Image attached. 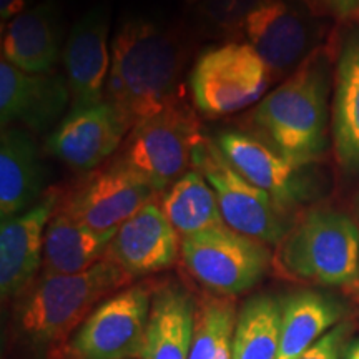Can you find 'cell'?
<instances>
[{"mask_svg":"<svg viewBox=\"0 0 359 359\" xmlns=\"http://www.w3.org/2000/svg\"><path fill=\"white\" fill-rule=\"evenodd\" d=\"M105 98L132 130L180 102L185 47L178 35L145 17H128L110 45Z\"/></svg>","mask_w":359,"mask_h":359,"instance_id":"obj_1","label":"cell"},{"mask_svg":"<svg viewBox=\"0 0 359 359\" xmlns=\"http://www.w3.org/2000/svg\"><path fill=\"white\" fill-rule=\"evenodd\" d=\"M330 60L313 52L281 85L263 97L246 118V132L296 165L318 163L327 142Z\"/></svg>","mask_w":359,"mask_h":359,"instance_id":"obj_2","label":"cell"},{"mask_svg":"<svg viewBox=\"0 0 359 359\" xmlns=\"http://www.w3.org/2000/svg\"><path fill=\"white\" fill-rule=\"evenodd\" d=\"M133 278L105 255L79 275H45L17 298L13 331L27 349L40 356L60 351L72 331L83 325L100 302L127 288Z\"/></svg>","mask_w":359,"mask_h":359,"instance_id":"obj_3","label":"cell"},{"mask_svg":"<svg viewBox=\"0 0 359 359\" xmlns=\"http://www.w3.org/2000/svg\"><path fill=\"white\" fill-rule=\"evenodd\" d=\"M276 262L286 275L321 286L359 285V226L348 215L314 208L278 245Z\"/></svg>","mask_w":359,"mask_h":359,"instance_id":"obj_4","label":"cell"},{"mask_svg":"<svg viewBox=\"0 0 359 359\" xmlns=\"http://www.w3.org/2000/svg\"><path fill=\"white\" fill-rule=\"evenodd\" d=\"M273 79L248 42L230 40L201 52L190 74V88L201 114L222 118L262 102Z\"/></svg>","mask_w":359,"mask_h":359,"instance_id":"obj_5","label":"cell"},{"mask_svg":"<svg viewBox=\"0 0 359 359\" xmlns=\"http://www.w3.org/2000/svg\"><path fill=\"white\" fill-rule=\"evenodd\" d=\"M193 168L203 175L217 195L223 222L231 230L278 246L293 224L288 213L228 163L213 138L203 137L193 151Z\"/></svg>","mask_w":359,"mask_h":359,"instance_id":"obj_6","label":"cell"},{"mask_svg":"<svg viewBox=\"0 0 359 359\" xmlns=\"http://www.w3.org/2000/svg\"><path fill=\"white\" fill-rule=\"evenodd\" d=\"M182 259L188 273L217 296H236L257 286L268 273V245L226 224L182 238Z\"/></svg>","mask_w":359,"mask_h":359,"instance_id":"obj_7","label":"cell"},{"mask_svg":"<svg viewBox=\"0 0 359 359\" xmlns=\"http://www.w3.org/2000/svg\"><path fill=\"white\" fill-rule=\"evenodd\" d=\"M203 137L195 114L180 100L135 125L118 158L163 193L187 173L193 151Z\"/></svg>","mask_w":359,"mask_h":359,"instance_id":"obj_8","label":"cell"},{"mask_svg":"<svg viewBox=\"0 0 359 359\" xmlns=\"http://www.w3.org/2000/svg\"><path fill=\"white\" fill-rule=\"evenodd\" d=\"M156 196L148 180L115 156L62 191L58 210L95 231H114Z\"/></svg>","mask_w":359,"mask_h":359,"instance_id":"obj_9","label":"cell"},{"mask_svg":"<svg viewBox=\"0 0 359 359\" xmlns=\"http://www.w3.org/2000/svg\"><path fill=\"white\" fill-rule=\"evenodd\" d=\"M155 286L143 281L103 299L70 343L75 359L140 358Z\"/></svg>","mask_w":359,"mask_h":359,"instance_id":"obj_10","label":"cell"},{"mask_svg":"<svg viewBox=\"0 0 359 359\" xmlns=\"http://www.w3.org/2000/svg\"><path fill=\"white\" fill-rule=\"evenodd\" d=\"M213 140L228 163L271 196L285 213L314 196L313 178L309 177L313 165L293 163L246 130H223Z\"/></svg>","mask_w":359,"mask_h":359,"instance_id":"obj_11","label":"cell"},{"mask_svg":"<svg viewBox=\"0 0 359 359\" xmlns=\"http://www.w3.org/2000/svg\"><path fill=\"white\" fill-rule=\"evenodd\" d=\"M243 34L273 75H285L313 53L316 24L298 0H266L250 13Z\"/></svg>","mask_w":359,"mask_h":359,"instance_id":"obj_12","label":"cell"},{"mask_svg":"<svg viewBox=\"0 0 359 359\" xmlns=\"http://www.w3.org/2000/svg\"><path fill=\"white\" fill-rule=\"evenodd\" d=\"M130 127L109 102L69 111L48 133L45 148L52 156L79 173H88L107 163L123 145Z\"/></svg>","mask_w":359,"mask_h":359,"instance_id":"obj_13","label":"cell"},{"mask_svg":"<svg viewBox=\"0 0 359 359\" xmlns=\"http://www.w3.org/2000/svg\"><path fill=\"white\" fill-rule=\"evenodd\" d=\"M62 190L48 188L43 198L27 212L2 219L0 224V296L2 302L20 298L34 281L43 262L45 231Z\"/></svg>","mask_w":359,"mask_h":359,"instance_id":"obj_14","label":"cell"},{"mask_svg":"<svg viewBox=\"0 0 359 359\" xmlns=\"http://www.w3.org/2000/svg\"><path fill=\"white\" fill-rule=\"evenodd\" d=\"M70 109L65 75L29 74L0 60V125L20 123L30 133L53 132Z\"/></svg>","mask_w":359,"mask_h":359,"instance_id":"obj_15","label":"cell"},{"mask_svg":"<svg viewBox=\"0 0 359 359\" xmlns=\"http://www.w3.org/2000/svg\"><path fill=\"white\" fill-rule=\"evenodd\" d=\"M110 11L105 4L85 12L72 27L64 53L65 77L70 88V110L97 105L105 98L110 72Z\"/></svg>","mask_w":359,"mask_h":359,"instance_id":"obj_16","label":"cell"},{"mask_svg":"<svg viewBox=\"0 0 359 359\" xmlns=\"http://www.w3.org/2000/svg\"><path fill=\"white\" fill-rule=\"evenodd\" d=\"M182 253V240L156 200L147 203L120 224L107 257L128 276H148L167 271Z\"/></svg>","mask_w":359,"mask_h":359,"instance_id":"obj_17","label":"cell"},{"mask_svg":"<svg viewBox=\"0 0 359 359\" xmlns=\"http://www.w3.org/2000/svg\"><path fill=\"white\" fill-rule=\"evenodd\" d=\"M62 11L43 0L2 29V58L29 74H50L60 58Z\"/></svg>","mask_w":359,"mask_h":359,"instance_id":"obj_18","label":"cell"},{"mask_svg":"<svg viewBox=\"0 0 359 359\" xmlns=\"http://www.w3.org/2000/svg\"><path fill=\"white\" fill-rule=\"evenodd\" d=\"M331 138L343 172L359 173V25L344 34L334 67Z\"/></svg>","mask_w":359,"mask_h":359,"instance_id":"obj_19","label":"cell"},{"mask_svg":"<svg viewBox=\"0 0 359 359\" xmlns=\"http://www.w3.org/2000/svg\"><path fill=\"white\" fill-rule=\"evenodd\" d=\"M45 167L32 133L8 127L0 137V217L30 210L45 195Z\"/></svg>","mask_w":359,"mask_h":359,"instance_id":"obj_20","label":"cell"},{"mask_svg":"<svg viewBox=\"0 0 359 359\" xmlns=\"http://www.w3.org/2000/svg\"><path fill=\"white\" fill-rule=\"evenodd\" d=\"M196 303L180 283L156 286L151 296L142 359H188Z\"/></svg>","mask_w":359,"mask_h":359,"instance_id":"obj_21","label":"cell"},{"mask_svg":"<svg viewBox=\"0 0 359 359\" xmlns=\"http://www.w3.org/2000/svg\"><path fill=\"white\" fill-rule=\"evenodd\" d=\"M115 233L92 230L57 208L45 231L42 273L79 275L87 271L105 258Z\"/></svg>","mask_w":359,"mask_h":359,"instance_id":"obj_22","label":"cell"},{"mask_svg":"<svg viewBox=\"0 0 359 359\" xmlns=\"http://www.w3.org/2000/svg\"><path fill=\"white\" fill-rule=\"evenodd\" d=\"M343 306L316 291H294L281 299L280 351L276 359H296L339 325Z\"/></svg>","mask_w":359,"mask_h":359,"instance_id":"obj_23","label":"cell"},{"mask_svg":"<svg viewBox=\"0 0 359 359\" xmlns=\"http://www.w3.org/2000/svg\"><path fill=\"white\" fill-rule=\"evenodd\" d=\"M160 206L182 238L224 224L217 195L196 168L182 175L163 191Z\"/></svg>","mask_w":359,"mask_h":359,"instance_id":"obj_24","label":"cell"},{"mask_svg":"<svg viewBox=\"0 0 359 359\" xmlns=\"http://www.w3.org/2000/svg\"><path fill=\"white\" fill-rule=\"evenodd\" d=\"M281 302L257 294L243 304L231 338L233 359H276L280 351Z\"/></svg>","mask_w":359,"mask_h":359,"instance_id":"obj_25","label":"cell"},{"mask_svg":"<svg viewBox=\"0 0 359 359\" xmlns=\"http://www.w3.org/2000/svg\"><path fill=\"white\" fill-rule=\"evenodd\" d=\"M235 306L226 296H203L196 303L195 330L188 359H215L223 339L233 334Z\"/></svg>","mask_w":359,"mask_h":359,"instance_id":"obj_26","label":"cell"},{"mask_svg":"<svg viewBox=\"0 0 359 359\" xmlns=\"http://www.w3.org/2000/svg\"><path fill=\"white\" fill-rule=\"evenodd\" d=\"M266 0H203L196 6V20L206 32L228 37L243 34L245 22Z\"/></svg>","mask_w":359,"mask_h":359,"instance_id":"obj_27","label":"cell"},{"mask_svg":"<svg viewBox=\"0 0 359 359\" xmlns=\"http://www.w3.org/2000/svg\"><path fill=\"white\" fill-rule=\"evenodd\" d=\"M349 331H351L349 323H339L296 359H339L341 351H344Z\"/></svg>","mask_w":359,"mask_h":359,"instance_id":"obj_28","label":"cell"},{"mask_svg":"<svg viewBox=\"0 0 359 359\" xmlns=\"http://www.w3.org/2000/svg\"><path fill=\"white\" fill-rule=\"evenodd\" d=\"M298 2L338 20H351L359 17V0H298Z\"/></svg>","mask_w":359,"mask_h":359,"instance_id":"obj_29","label":"cell"},{"mask_svg":"<svg viewBox=\"0 0 359 359\" xmlns=\"http://www.w3.org/2000/svg\"><path fill=\"white\" fill-rule=\"evenodd\" d=\"M29 8V0H0V22L2 29L11 24L17 15Z\"/></svg>","mask_w":359,"mask_h":359,"instance_id":"obj_30","label":"cell"},{"mask_svg":"<svg viewBox=\"0 0 359 359\" xmlns=\"http://www.w3.org/2000/svg\"><path fill=\"white\" fill-rule=\"evenodd\" d=\"M231 338H233V334L226 336V338L223 339L222 346H219L215 359H233V356H231Z\"/></svg>","mask_w":359,"mask_h":359,"instance_id":"obj_31","label":"cell"},{"mask_svg":"<svg viewBox=\"0 0 359 359\" xmlns=\"http://www.w3.org/2000/svg\"><path fill=\"white\" fill-rule=\"evenodd\" d=\"M344 359H359V338L351 341L343 353Z\"/></svg>","mask_w":359,"mask_h":359,"instance_id":"obj_32","label":"cell"},{"mask_svg":"<svg viewBox=\"0 0 359 359\" xmlns=\"http://www.w3.org/2000/svg\"><path fill=\"white\" fill-rule=\"evenodd\" d=\"M183 2H185L187 6H190V7H195V6H200V4L203 2V0H183Z\"/></svg>","mask_w":359,"mask_h":359,"instance_id":"obj_33","label":"cell"}]
</instances>
